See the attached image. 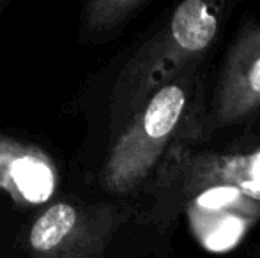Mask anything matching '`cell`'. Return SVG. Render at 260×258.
<instances>
[{"instance_id": "1", "label": "cell", "mask_w": 260, "mask_h": 258, "mask_svg": "<svg viewBox=\"0 0 260 258\" xmlns=\"http://www.w3.org/2000/svg\"><path fill=\"white\" fill-rule=\"evenodd\" d=\"M218 32V16L202 0L182 2L174 11L168 27L144 46L127 64L113 92V115L131 117L144 108L168 80L200 59Z\"/></svg>"}, {"instance_id": "2", "label": "cell", "mask_w": 260, "mask_h": 258, "mask_svg": "<svg viewBox=\"0 0 260 258\" xmlns=\"http://www.w3.org/2000/svg\"><path fill=\"white\" fill-rule=\"evenodd\" d=\"M193 82V75H181L157 90L131 119L103 168L106 190L127 193L151 173L188 115Z\"/></svg>"}, {"instance_id": "3", "label": "cell", "mask_w": 260, "mask_h": 258, "mask_svg": "<svg viewBox=\"0 0 260 258\" xmlns=\"http://www.w3.org/2000/svg\"><path fill=\"white\" fill-rule=\"evenodd\" d=\"M108 234V212H82L69 203H55L36 219L28 242L39 258H82L100 255Z\"/></svg>"}, {"instance_id": "4", "label": "cell", "mask_w": 260, "mask_h": 258, "mask_svg": "<svg viewBox=\"0 0 260 258\" xmlns=\"http://www.w3.org/2000/svg\"><path fill=\"white\" fill-rule=\"evenodd\" d=\"M260 110V21L232 46L214 96V119L232 124Z\"/></svg>"}, {"instance_id": "5", "label": "cell", "mask_w": 260, "mask_h": 258, "mask_svg": "<svg viewBox=\"0 0 260 258\" xmlns=\"http://www.w3.org/2000/svg\"><path fill=\"white\" fill-rule=\"evenodd\" d=\"M57 188V170L46 152L0 136V190L16 203H45Z\"/></svg>"}, {"instance_id": "6", "label": "cell", "mask_w": 260, "mask_h": 258, "mask_svg": "<svg viewBox=\"0 0 260 258\" xmlns=\"http://www.w3.org/2000/svg\"><path fill=\"white\" fill-rule=\"evenodd\" d=\"M248 202L230 186L206 191L189 210L191 225L209 249L223 251L239 241L246 230Z\"/></svg>"}, {"instance_id": "7", "label": "cell", "mask_w": 260, "mask_h": 258, "mask_svg": "<svg viewBox=\"0 0 260 258\" xmlns=\"http://www.w3.org/2000/svg\"><path fill=\"white\" fill-rule=\"evenodd\" d=\"M144 0H98L85 9L87 30L103 32L122 23L129 14L144 6Z\"/></svg>"}]
</instances>
